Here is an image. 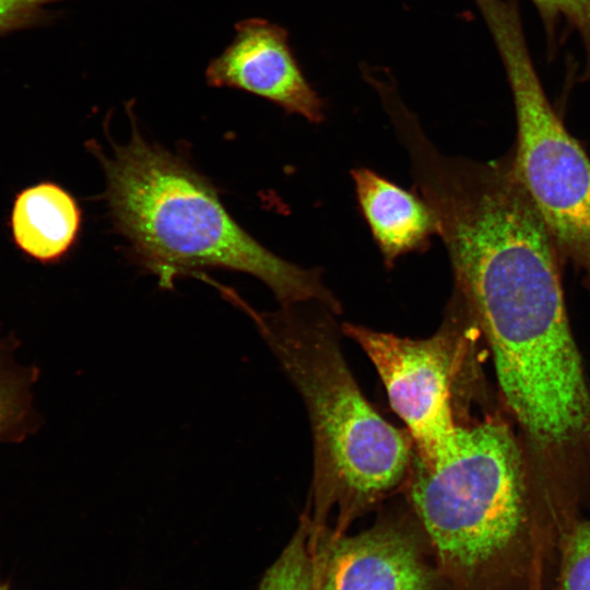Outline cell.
Instances as JSON below:
<instances>
[{
	"label": "cell",
	"mask_w": 590,
	"mask_h": 590,
	"mask_svg": "<svg viewBox=\"0 0 590 590\" xmlns=\"http://www.w3.org/2000/svg\"><path fill=\"white\" fill-rule=\"evenodd\" d=\"M415 186L436 214L456 287L493 352L494 366L542 377L577 355L560 257L518 177L512 152L482 163L440 154L421 130L404 141Z\"/></svg>",
	"instance_id": "6da1fadb"
},
{
	"label": "cell",
	"mask_w": 590,
	"mask_h": 590,
	"mask_svg": "<svg viewBox=\"0 0 590 590\" xmlns=\"http://www.w3.org/2000/svg\"><path fill=\"white\" fill-rule=\"evenodd\" d=\"M409 498L447 590H552L573 523L530 488L503 422L458 424L430 461L413 453Z\"/></svg>",
	"instance_id": "7a4b0ae2"
},
{
	"label": "cell",
	"mask_w": 590,
	"mask_h": 590,
	"mask_svg": "<svg viewBox=\"0 0 590 590\" xmlns=\"http://www.w3.org/2000/svg\"><path fill=\"white\" fill-rule=\"evenodd\" d=\"M132 127L127 144L114 146L109 156L99 154L105 198L129 252L161 287L172 288L176 278L204 268H221L261 280L282 307L317 302L341 311L318 270L268 250L233 219L205 176Z\"/></svg>",
	"instance_id": "3957f363"
},
{
	"label": "cell",
	"mask_w": 590,
	"mask_h": 590,
	"mask_svg": "<svg viewBox=\"0 0 590 590\" xmlns=\"http://www.w3.org/2000/svg\"><path fill=\"white\" fill-rule=\"evenodd\" d=\"M334 315L309 302L257 321L309 416V531L329 526L334 514L330 529L342 534L400 485L414 448L410 434L385 421L362 393L342 354Z\"/></svg>",
	"instance_id": "277c9868"
},
{
	"label": "cell",
	"mask_w": 590,
	"mask_h": 590,
	"mask_svg": "<svg viewBox=\"0 0 590 590\" xmlns=\"http://www.w3.org/2000/svg\"><path fill=\"white\" fill-rule=\"evenodd\" d=\"M497 47L512 93L516 173L562 261L590 290V158L550 103L534 68L517 0H474Z\"/></svg>",
	"instance_id": "5b68a950"
},
{
	"label": "cell",
	"mask_w": 590,
	"mask_h": 590,
	"mask_svg": "<svg viewBox=\"0 0 590 590\" xmlns=\"http://www.w3.org/2000/svg\"><path fill=\"white\" fill-rule=\"evenodd\" d=\"M471 318L455 291L442 324L425 339L402 338L358 324L342 326L375 366L392 409L413 440L414 455L424 461L446 446L458 425L452 386Z\"/></svg>",
	"instance_id": "8992f818"
},
{
	"label": "cell",
	"mask_w": 590,
	"mask_h": 590,
	"mask_svg": "<svg viewBox=\"0 0 590 590\" xmlns=\"http://www.w3.org/2000/svg\"><path fill=\"white\" fill-rule=\"evenodd\" d=\"M308 552L312 590H447L412 509L388 511L354 535L309 531Z\"/></svg>",
	"instance_id": "52a82bcc"
},
{
	"label": "cell",
	"mask_w": 590,
	"mask_h": 590,
	"mask_svg": "<svg viewBox=\"0 0 590 590\" xmlns=\"http://www.w3.org/2000/svg\"><path fill=\"white\" fill-rule=\"evenodd\" d=\"M235 30L229 45L206 66L208 85L245 91L321 122L324 104L303 74L286 30L258 17L239 21Z\"/></svg>",
	"instance_id": "ba28073f"
},
{
	"label": "cell",
	"mask_w": 590,
	"mask_h": 590,
	"mask_svg": "<svg viewBox=\"0 0 590 590\" xmlns=\"http://www.w3.org/2000/svg\"><path fill=\"white\" fill-rule=\"evenodd\" d=\"M351 175L362 214L387 268L403 255L425 250L430 237L438 236L436 214L417 192L369 168H355Z\"/></svg>",
	"instance_id": "9c48e42d"
},
{
	"label": "cell",
	"mask_w": 590,
	"mask_h": 590,
	"mask_svg": "<svg viewBox=\"0 0 590 590\" xmlns=\"http://www.w3.org/2000/svg\"><path fill=\"white\" fill-rule=\"evenodd\" d=\"M81 226V210L71 194L54 184H40L16 199L12 227L16 243L31 256L48 261L64 255Z\"/></svg>",
	"instance_id": "30bf717a"
},
{
	"label": "cell",
	"mask_w": 590,
	"mask_h": 590,
	"mask_svg": "<svg viewBox=\"0 0 590 590\" xmlns=\"http://www.w3.org/2000/svg\"><path fill=\"white\" fill-rule=\"evenodd\" d=\"M36 369L19 364L13 350L0 347V442L22 441L36 428Z\"/></svg>",
	"instance_id": "8fae6325"
},
{
	"label": "cell",
	"mask_w": 590,
	"mask_h": 590,
	"mask_svg": "<svg viewBox=\"0 0 590 590\" xmlns=\"http://www.w3.org/2000/svg\"><path fill=\"white\" fill-rule=\"evenodd\" d=\"M308 532V521L303 514L297 529L266 571L258 590H312Z\"/></svg>",
	"instance_id": "7c38bea8"
},
{
	"label": "cell",
	"mask_w": 590,
	"mask_h": 590,
	"mask_svg": "<svg viewBox=\"0 0 590 590\" xmlns=\"http://www.w3.org/2000/svg\"><path fill=\"white\" fill-rule=\"evenodd\" d=\"M552 590H590V519L576 520L565 534Z\"/></svg>",
	"instance_id": "4fadbf2b"
},
{
	"label": "cell",
	"mask_w": 590,
	"mask_h": 590,
	"mask_svg": "<svg viewBox=\"0 0 590 590\" xmlns=\"http://www.w3.org/2000/svg\"><path fill=\"white\" fill-rule=\"evenodd\" d=\"M544 24L548 46L556 48V33L562 22L579 34L590 71V0H531Z\"/></svg>",
	"instance_id": "5bb4252c"
},
{
	"label": "cell",
	"mask_w": 590,
	"mask_h": 590,
	"mask_svg": "<svg viewBox=\"0 0 590 590\" xmlns=\"http://www.w3.org/2000/svg\"><path fill=\"white\" fill-rule=\"evenodd\" d=\"M56 1L62 0H0V28L44 4Z\"/></svg>",
	"instance_id": "9a60e30c"
},
{
	"label": "cell",
	"mask_w": 590,
	"mask_h": 590,
	"mask_svg": "<svg viewBox=\"0 0 590 590\" xmlns=\"http://www.w3.org/2000/svg\"><path fill=\"white\" fill-rule=\"evenodd\" d=\"M0 590H9V588L5 585H0Z\"/></svg>",
	"instance_id": "2e32d148"
}]
</instances>
